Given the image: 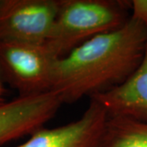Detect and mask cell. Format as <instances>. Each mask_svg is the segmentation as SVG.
Instances as JSON below:
<instances>
[{"instance_id":"6da1fadb","label":"cell","mask_w":147,"mask_h":147,"mask_svg":"<svg viewBox=\"0 0 147 147\" xmlns=\"http://www.w3.org/2000/svg\"><path fill=\"white\" fill-rule=\"evenodd\" d=\"M146 45L147 26L130 17L120 29L94 37L59 58L52 91L65 104L114 89L135 73Z\"/></svg>"},{"instance_id":"7a4b0ae2","label":"cell","mask_w":147,"mask_h":147,"mask_svg":"<svg viewBox=\"0 0 147 147\" xmlns=\"http://www.w3.org/2000/svg\"><path fill=\"white\" fill-rule=\"evenodd\" d=\"M131 1L60 0L51 34L45 42L57 58L100 34L123 27L131 16Z\"/></svg>"},{"instance_id":"3957f363","label":"cell","mask_w":147,"mask_h":147,"mask_svg":"<svg viewBox=\"0 0 147 147\" xmlns=\"http://www.w3.org/2000/svg\"><path fill=\"white\" fill-rule=\"evenodd\" d=\"M58 59L46 43L0 42V69L20 96L52 91Z\"/></svg>"},{"instance_id":"277c9868","label":"cell","mask_w":147,"mask_h":147,"mask_svg":"<svg viewBox=\"0 0 147 147\" xmlns=\"http://www.w3.org/2000/svg\"><path fill=\"white\" fill-rule=\"evenodd\" d=\"M60 0H1L0 42L45 43Z\"/></svg>"},{"instance_id":"5b68a950","label":"cell","mask_w":147,"mask_h":147,"mask_svg":"<svg viewBox=\"0 0 147 147\" xmlns=\"http://www.w3.org/2000/svg\"><path fill=\"white\" fill-rule=\"evenodd\" d=\"M109 115L97 100L89 104L77 120L62 126L42 127L14 147H102Z\"/></svg>"},{"instance_id":"8992f818","label":"cell","mask_w":147,"mask_h":147,"mask_svg":"<svg viewBox=\"0 0 147 147\" xmlns=\"http://www.w3.org/2000/svg\"><path fill=\"white\" fill-rule=\"evenodd\" d=\"M63 102L53 91L20 96L0 105V145L44 127Z\"/></svg>"},{"instance_id":"52a82bcc","label":"cell","mask_w":147,"mask_h":147,"mask_svg":"<svg viewBox=\"0 0 147 147\" xmlns=\"http://www.w3.org/2000/svg\"><path fill=\"white\" fill-rule=\"evenodd\" d=\"M90 99L97 100L109 115L147 117V45L142 63L124 84Z\"/></svg>"},{"instance_id":"ba28073f","label":"cell","mask_w":147,"mask_h":147,"mask_svg":"<svg viewBox=\"0 0 147 147\" xmlns=\"http://www.w3.org/2000/svg\"><path fill=\"white\" fill-rule=\"evenodd\" d=\"M102 147H147V117L109 115Z\"/></svg>"},{"instance_id":"9c48e42d","label":"cell","mask_w":147,"mask_h":147,"mask_svg":"<svg viewBox=\"0 0 147 147\" xmlns=\"http://www.w3.org/2000/svg\"><path fill=\"white\" fill-rule=\"evenodd\" d=\"M131 18L147 26V0L131 1Z\"/></svg>"},{"instance_id":"30bf717a","label":"cell","mask_w":147,"mask_h":147,"mask_svg":"<svg viewBox=\"0 0 147 147\" xmlns=\"http://www.w3.org/2000/svg\"><path fill=\"white\" fill-rule=\"evenodd\" d=\"M2 95H3V88H2V84H1V80H0V105L2 103H3L2 101Z\"/></svg>"},{"instance_id":"8fae6325","label":"cell","mask_w":147,"mask_h":147,"mask_svg":"<svg viewBox=\"0 0 147 147\" xmlns=\"http://www.w3.org/2000/svg\"><path fill=\"white\" fill-rule=\"evenodd\" d=\"M0 2H1V1H0Z\"/></svg>"}]
</instances>
